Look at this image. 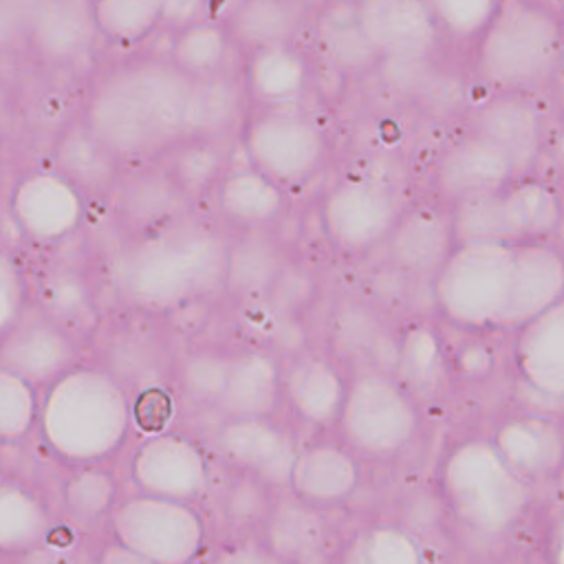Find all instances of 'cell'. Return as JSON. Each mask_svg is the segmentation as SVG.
I'll return each mask as SVG.
<instances>
[{
	"label": "cell",
	"mask_w": 564,
	"mask_h": 564,
	"mask_svg": "<svg viewBox=\"0 0 564 564\" xmlns=\"http://www.w3.org/2000/svg\"><path fill=\"white\" fill-rule=\"evenodd\" d=\"M564 297V251L553 240L516 245L513 295L502 330H518Z\"/></svg>",
	"instance_id": "83f0119b"
},
{
	"label": "cell",
	"mask_w": 564,
	"mask_h": 564,
	"mask_svg": "<svg viewBox=\"0 0 564 564\" xmlns=\"http://www.w3.org/2000/svg\"><path fill=\"white\" fill-rule=\"evenodd\" d=\"M119 496V478L108 465L68 467L59 480V507L75 529H106Z\"/></svg>",
	"instance_id": "f35d334b"
},
{
	"label": "cell",
	"mask_w": 564,
	"mask_h": 564,
	"mask_svg": "<svg viewBox=\"0 0 564 564\" xmlns=\"http://www.w3.org/2000/svg\"><path fill=\"white\" fill-rule=\"evenodd\" d=\"M9 218L35 249L70 242L86 225L90 200L53 163L24 170L9 192Z\"/></svg>",
	"instance_id": "4fadbf2b"
},
{
	"label": "cell",
	"mask_w": 564,
	"mask_h": 564,
	"mask_svg": "<svg viewBox=\"0 0 564 564\" xmlns=\"http://www.w3.org/2000/svg\"><path fill=\"white\" fill-rule=\"evenodd\" d=\"M564 22L542 0H500L471 44V73L494 95L538 97L553 90Z\"/></svg>",
	"instance_id": "5b68a950"
},
{
	"label": "cell",
	"mask_w": 564,
	"mask_h": 564,
	"mask_svg": "<svg viewBox=\"0 0 564 564\" xmlns=\"http://www.w3.org/2000/svg\"><path fill=\"white\" fill-rule=\"evenodd\" d=\"M392 375L410 390V394L425 408V403L441 401L449 392L452 372L447 348L430 328H410L397 337V357Z\"/></svg>",
	"instance_id": "d590c367"
},
{
	"label": "cell",
	"mask_w": 564,
	"mask_h": 564,
	"mask_svg": "<svg viewBox=\"0 0 564 564\" xmlns=\"http://www.w3.org/2000/svg\"><path fill=\"white\" fill-rule=\"evenodd\" d=\"M88 7L97 37L115 46H139L161 29L159 0H88Z\"/></svg>",
	"instance_id": "bcb514c9"
},
{
	"label": "cell",
	"mask_w": 564,
	"mask_h": 564,
	"mask_svg": "<svg viewBox=\"0 0 564 564\" xmlns=\"http://www.w3.org/2000/svg\"><path fill=\"white\" fill-rule=\"evenodd\" d=\"M176 388L170 383H156L130 394L132 403V427L141 430L145 436L170 432L172 421L178 412Z\"/></svg>",
	"instance_id": "681fc988"
},
{
	"label": "cell",
	"mask_w": 564,
	"mask_h": 564,
	"mask_svg": "<svg viewBox=\"0 0 564 564\" xmlns=\"http://www.w3.org/2000/svg\"><path fill=\"white\" fill-rule=\"evenodd\" d=\"M161 2V26L172 31L205 20L209 0H159Z\"/></svg>",
	"instance_id": "11a10c76"
},
{
	"label": "cell",
	"mask_w": 564,
	"mask_h": 564,
	"mask_svg": "<svg viewBox=\"0 0 564 564\" xmlns=\"http://www.w3.org/2000/svg\"><path fill=\"white\" fill-rule=\"evenodd\" d=\"M306 15L304 0H238L223 24L234 46L249 53L262 46L295 44Z\"/></svg>",
	"instance_id": "836d02e7"
},
{
	"label": "cell",
	"mask_w": 564,
	"mask_h": 564,
	"mask_svg": "<svg viewBox=\"0 0 564 564\" xmlns=\"http://www.w3.org/2000/svg\"><path fill=\"white\" fill-rule=\"evenodd\" d=\"M192 84L167 55L132 53L90 75L77 119L123 167L152 163L189 137Z\"/></svg>",
	"instance_id": "6da1fadb"
},
{
	"label": "cell",
	"mask_w": 564,
	"mask_h": 564,
	"mask_svg": "<svg viewBox=\"0 0 564 564\" xmlns=\"http://www.w3.org/2000/svg\"><path fill=\"white\" fill-rule=\"evenodd\" d=\"M423 408L388 370H350L333 430L361 463H394L421 436Z\"/></svg>",
	"instance_id": "52a82bcc"
},
{
	"label": "cell",
	"mask_w": 564,
	"mask_h": 564,
	"mask_svg": "<svg viewBox=\"0 0 564 564\" xmlns=\"http://www.w3.org/2000/svg\"><path fill=\"white\" fill-rule=\"evenodd\" d=\"M516 245L469 240L456 242L432 278V300L438 315L465 333L505 328L513 295Z\"/></svg>",
	"instance_id": "8992f818"
},
{
	"label": "cell",
	"mask_w": 564,
	"mask_h": 564,
	"mask_svg": "<svg viewBox=\"0 0 564 564\" xmlns=\"http://www.w3.org/2000/svg\"><path fill=\"white\" fill-rule=\"evenodd\" d=\"M388 260L408 275L432 280L456 247L452 207L445 203L408 205L388 240Z\"/></svg>",
	"instance_id": "cb8c5ba5"
},
{
	"label": "cell",
	"mask_w": 564,
	"mask_h": 564,
	"mask_svg": "<svg viewBox=\"0 0 564 564\" xmlns=\"http://www.w3.org/2000/svg\"><path fill=\"white\" fill-rule=\"evenodd\" d=\"M159 163L192 203L209 196L223 172L229 167L225 163L220 139L205 137L183 139L167 154H163Z\"/></svg>",
	"instance_id": "f6af8a7d"
},
{
	"label": "cell",
	"mask_w": 564,
	"mask_h": 564,
	"mask_svg": "<svg viewBox=\"0 0 564 564\" xmlns=\"http://www.w3.org/2000/svg\"><path fill=\"white\" fill-rule=\"evenodd\" d=\"M209 196L236 231H269L289 209V194L251 165L227 167Z\"/></svg>",
	"instance_id": "f1b7e54d"
},
{
	"label": "cell",
	"mask_w": 564,
	"mask_h": 564,
	"mask_svg": "<svg viewBox=\"0 0 564 564\" xmlns=\"http://www.w3.org/2000/svg\"><path fill=\"white\" fill-rule=\"evenodd\" d=\"M51 163L68 176L90 203H106L126 170L77 115L55 134Z\"/></svg>",
	"instance_id": "1f68e13d"
},
{
	"label": "cell",
	"mask_w": 564,
	"mask_h": 564,
	"mask_svg": "<svg viewBox=\"0 0 564 564\" xmlns=\"http://www.w3.org/2000/svg\"><path fill=\"white\" fill-rule=\"evenodd\" d=\"M516 156L489 137L469 130L445 148L434 167V189L445 205L480 198L518 181Z\"/></svg>",
	"instance_id": "ac0fdd59"
},
{
	"label": "cell",
	"mask_w": 564,
	"mask_h": 564,
	"mask_svg": "<svg viewBox=\"0 0 564 564\" xmlns=\"http://www.w3.org/2000/svg\"><path fill=\"white\" fill-rule=\"evenodd\" d=\"M214 456L200 438L187 432L145 436L130 456V480L137 491L181 502H205L214 478Z\"/></svg>",
	"instance_id": "9a60e30c"
},
{
	"label": "cell",
	"mask_w": 564,
	"mask_h": 564,
	"mask_svg": "<svg viewBox=\"0 0 564 564\" xmlns=\"http://www.w3.org/2000/svg\"><path fill=\"white\" fill-rule=\"evenodd\" d=\"M245 95L240 77L218 73L205 79H194L189 97L187 134L205 139H223L238 121ZM242 119V117H240Z\"/></svg>",
	"instance_id": "ee69618b"
},
{
	"label": "cell",
	"mask_w": 564,
	"mask_h": 564,
	"mask_svg": "<svg viewBox=\"0 0 564 564\" xmlns=\"http://www.w3.org/2000/svg\"><path fill=\"white\" fill-rule=\"evenodd\" d=\"M29 286L31 300L88 346L101 322L90 275L75 264H51L37 273L29 271Z\"/></svg>",
	"instance_id": "f546056e"
},
{
	"label": "cell",
	"mask_w": 564,
	"mask_h": 564,
	"mask_svg": "<svg viewBox=\"0 0 564 564\" xmlns=\"http://www.w3.org/2000/svg\"><path fill=\"white\" fill-rule=\"evenodd\" d=\"M106 531L152 564H198L207 555L212 524L194 502L134 491L119 496Z\"/></svg>",
	"instance_id": "9c48e42d"
},
{
	"label": "cell",
	"mask_w": 564,
	"mask_h": 564,
	"mask_svg": "<svg viewBox=\"0 0 564 564\" xmlns=\"http://www.w3.org/2000/svg\"><path fill=\"white\" fill-rule=\"evenodd\" d=\"M55 531V509L40 485L18 476L0 480V555L20 560L42 549Z\"/></svg>",
	"instance_id": "4dcf8cb0"
},
{
	"label": "cell",
	"mask_w": 564,
	"mask_h": 564,
	"mask_svg": "<svg viewBox=\"0 0 564 564\" xmlns=\"http://www.w3.org/2000/svg\"><path fill=\"white\" fill-rule=\"evenodd\" d=\"M0 564H13V560H9V557H4V555H0Z\"/></svg>",
	"instance_id": "94428289"
},
{
	"label": "cell",
	"mask_w": 564,
	"mask_h": 564,
	"mask_svg": "<svg viewBox=\"0 0 564 564\" xmlns=\"http://www.w3.org/2000/svg\"><path fill=\"white\" fill-rule=\"evenodd\" d=\"M207 447L225 467L247 474L275 491H286L300 441L295 430L278 416L220 419L209 434Z\"/></svg>",
	"instance_id": "2e32d148"
},
{
	"label": "cell",
	"mask_w": 564,
	"mask_h": 564,
	"mask_svg": "<svg viewBox=\"0 0 564 564\" xmlns=\"http://www.w3.org/2000/svg\"><path fill=\"white\" fill-rule=\"evenodd\" d=\"M315 35L326 59L344 75H364L381 62L359 26L355 0L326 4L315 20Z\"/></svg>",
	"instance_id": "60d3db41"
},
{
	"label": "cell",
	"mask_w": 564,
	"mask_h": 564,
	"mask_svg": "<svg viewBox=\"0 0 564 564\" xmlns=\"http://www.w3.org/2000/svg\"><path fill=\"white\" fill-rule=\"evenodd\" d=\"M328 564H430V555L408 522L375 518L344 533L328 553Z\"/></svg>",
	"instance_id": "d6a6232c"
},
{
	"label": "cell",
	"mask_w": 564,
	"mask_h": 564,
	"mask_svg": "<svg viewBox=\"0 0 564 564\" xmlns=\"http://www.w3.org/2000/svg\"><path fill=\"white\" fill-rule=\"evenodd\" d=\"M282 359L264 346H236L225 388L214 405L220 419L278 416Z\"/></svg>",
	"instance_id": "4316f807"
},
{
	"label": "cell",
	"mask_w": 564,
	"mask_h": 564,
	"mask_svg": "<svg viewBox=\"0 0 564 564\" xmlns=\"http://www.w3.org/2000/svg\"><path fill=\"white\" fill-rule=\"evenodd\" d=\"M355 11L379 59L421 62L441 42L425 0H355Z\"/></svg>",
	"instance_id": "603a6c76"
},
{
	"label": "cell",
	"mask_w": 564,
	"mask_h": 564,
	"mask_svg": "<svg viewBox=\"0 0 564 564\" xmlns=\"http://www.w3.org/2000/svg\"><path fill=\"white\" fill-rule=\"evenodd\" d=\"M280 491L269 485L227 467L223 478H214L207 500L212 502V520L229 531V538L256 535L264 524ZM227 538V540H229Z\"/></svg>",
	"instance_id": "74e56055"
},
{
	"label": "cell",
	"mask_w": 564,
	"mask_h": 564,
	"mask_svg": "<svg viewBox=\"0 0 564 564\" xmlns=\"http://www.w3.org/2000/svg\"><path fill=\"white\" fill-rule=\"evenodd\" d=\"M29 302V269L11 247L0 242V337L13 326Z\"/></svg>",
	"instance_id": "f907efd6"
},
{
	"label": "cell",
	"mask_w": 564,
	"mask_h": 564,
	"mask_svg": "<svg viewBox=\"0 0 564 564\" xmlns=\"http://www.w3.org/2000/svg\"><path fill=\"white\" fill-rule=\"evenodd\" d=\"M4 37L20 53L48 70L79 66L97 37L88 0H7Z\"/></svg>",
	"instance_id": "8fae6325"
},
{
	"label": "cell",
	"mask_w": 564,
	"mask_h": 564,
	"mask_svg": "<svg viewBox=\"0 0 564 564\" xmlns=\"http://www.w3.org/2000/svg\"><path fill=\"white\" fill-rule=\"evenodd\" d=\"M284 271V253L267 231H238L229 238L225 291L236 300H253L269 293Z\"/></svg>",
	"instance_id": "8d00e7d4"
},
{
	"label": "cell",
	"mask_w": 564,
	"mask_h": 564,
	"mask_svg": "<svg viewBox=\"0 0 564 564\" xmlns=\"http://www.w3.org/2000/svg\"><path fill=\"white\" fill-rule=\"evenodd\" d=\"M240 86L249 108H300L311 86V62L297 44L242 53Z\"/></svg>",
	"instance_id": "484cf974"
},
{
	"label": "cell",
	"mask_w": 564,
	"mask_h": 564,
	"mask_svg": "<svg viewBox=\"0 0 564 564\" xmlns=\"http://www.w3.org/2000/svg\"><path fill=\"white\" fill-rule=\"evenodd\" d=\"M553 90L564 99V33H562V48H560V62H557V73H555Z\"/></svg>",
	"instance_id": "6f0895ef"
},
{
	"label": "cell",
	"mask_w": 564,
	"mask_h": 564,
	"mask_svg": "<svg viewBox=\"0 0 564 564\" xmlns=\"http://www.w3.org/2000/svg\"><path fill=\"white\" fill-rule=\"evenodd\" d=\"M256 535L291 564L322 560L328 538L322 511L297 502L293 496H282V491Z\"/></svg>",
	"instance_id": "e575fe53"
},
{
	"label": "cell",
	"mask_w": 564,
	"mask_h": 564,
	"mask_svg": "<svg viewBox=\"0 0 564 564\" xmlns=\"http://www.w3.org/2000/svg\"><path fill=\"white\" fill-rule=\"evenodd\" d=\"M119 238H137L194 212V203L176 187L159 161L130 165L104 203Z\"/></svg>",
	"instance_id": "ffe728a7"
},
{
	"label": "cell",
	"mask_w": 564,
	"mask_h": 564,
	"mask_svg": "<svg viewBox=\"0 0 564 564\" xmlns=\"http://www.w3.org/2000/svg\"><path fill=\"white\" fill-rule=\"evenodd\" d=\"M203 564H291L258 535H240L220 542Z\"/></svg>",
	"instance_id": "816d5d0a"
},
{
	"label": "cell",
	"mask_w": 564,
	"mask_h": 564,
	"mask_svg": "<svg viewBox=\"0 0 564 564\" xmlns=\"http://www.w3.org/2000/svg\"><path fill=\"white\" fill-rule=\"evenodd\" d=\"M75 564H152V562L128 551L112 538H101L95 546H90L88 551H82Z\"/></svg>",
	"instance_id": "db71d44e"
},
{
	"label": "cell",
	"mask_w": 564,
	"mask_h": 564,
	"mask_svg": "<svg viewBox=\"0 0 564 564\" xmlns=\"http://www.w3.org/2000/svg\"><path fill=\"white\" fill-rule=\"evenodd\" d=\"M471 339L460 341L454 350L447 348L449 372L454 379L463 381H482L494 370V352L487 341L480 339V333H471Z\"/></svg>",
	"instance_id": "f5cc1de1"
},
{
	"label": "cell",
	"mask_w": 564,
	"mask_h": 564,
	"mask_svg": "<svg viewBox=\"0 0 564 564\" xmlns=\"http://www.w3.org/2000/svg\"><path fill=\"white\" fill-rule=\"evenodd\" d=\"M405 207L392 185L355 176L326 189L317 214L328 245L339 256L357 258L388 240Z\"/></svg>",
	"instance_id": "5bb4252c"
},
{
	"label": "cell",
	"mask_w": 564,
	"mask_h": 564,
	"mask_svg": "<svg viewBox=\"0 0 564 564\" xmlns=\"http://www.w3.org/2000/svg\"><path fill=\"white\" fill-rule=\"evenodd\" d=\"M238 139L247 165L286 194L317 178L333 154L328 130L302 108H247Z\"/></svg>",
	"instance_id": "ba28073f"
},
{
	"label": "cell",
	"mask_w": 564,
	"mask_h": 564,
	"mask_svg": "<svg viewBox=\"0 0 564 564\" xmlns=\"http://www.w3.org/2000/svg\"><path fill=\"white\" fill-rule=\"evenodd\" d=\"M441 33L458 44H474L494 18L500 0H425Z\"/></svg>",
	"instance_id": "c3c4849f"
},
{
	"label": "cell",
	"mask_w": 564,
	"mask_h": 564,
	"mask_svg": "<svg viewBox=\"0 0 564 564\" xmlns=\"http://www.w3.org/2000/svg\"><path fill=\"white\" fill-rule=\"evenodd\" d=\"M7 476V471H4V463H2V454H0V480Z\"/></svg>",
	"instance_id": "91938a15"
},
{
	"label": "cell",
	"mask_w": 564,
	"mask_h": 564,
	"mask_svg": "<svg viewBox=\"0 0 564 564\" xmlns=\"http://www.w3.org/2000/svg\"><path fill=\"white\" fill-rule=\"evenodd\" d=\"M40 388L0 366V447L29 443L37 425Z\"/></svg>",
	"instance_id": "7dc6e473"
},
{
	"label": "cell",
	"mask_w": 564,
	"mask_h": 564,
	"mask_svg": "<svg viewBox=\"0 0 564 564\" xmlns=\"http://www.w3.org/2000/svg\"><path fill=\"white\" fill-rule=\"evenodd\" d=\"M553 238H560L562 242H564V214H562V220H560V227H557V231H555V236Z\"/></svg>",
	"instance_id": "680465c9"
},
{
	"label": "cell",
	"mask_w": 564,
	"mask_h": 564,
	"mask_svg": "<svg viewBox=\"0 0 564 564\" xmlns=\"http://www.w3.org/2000/svg\"><path fill=\"white\" fill-rule=\"evenodd\" d=\"M231 48L236 46L225 24L205 18L172 31V42L165 55L189 79H205L218 73H227L225 64Z\"/></svg>",
	"instance_id": "b9f144b4"
},
{
	"label": "cell",
	"mask_w": 564,
	"mask_h": 564,
	"mask_svg": "<svg viewBox=\"0 0 564 564\" xmlns=\"http://www.w3.org/2000/svg\"><path fill=\"white\" fill-rule=\"evenodd\" d=\"M86 346L33 300L0 337V366L44 390L86 359Z\"/></svg>",
	"instance_id": "e0dca14e"
},
{
	"label": "cell",
	"mask_w": 564,
	"mask_h": 564,
	"mask_svg": "<svg viewBox=\"0 0 564 564\" xmlns=\"http://www.w3.org/2000/svg\"><path fill=\"white\" fill-rule=\"evenodd\" d=\"M130 432V392L88 357L40 392L35 434L57 465H106Z\"/></svg>",
	"instance_id": "277c9868"
},
{
	"label": "cell",
	"mask_w": 564,
	"mask_h": 564,
	"mask_svg": "<svg viewBox=\"0 0 564 564\" xmlns=\"http://www.w3.org/2000/svg\"><path fill=\"white\" fill-rule=\"evenodd\" d=\"M471 130L507 148L522 167L538 148L540 110L535 108L533 97L496 95L474 115Z\"/></svg>",
	"instance_id": "ab89813d"
},
{
	"label": "cell",
	"mask_w": 564,
	"mask_h": 564,
	"mask_svg": "<svg viewBox=\"0 0 564 564\" xmlns=\"http://www.w3.org/2000/svg\"><path fill=\"white\" fill-rule=\"evenodd\" d=\"M432 485L449 520L480 542L513 535L535 509V487L502 458L487 432L452 436L436 458Z\"/></svg>",
	"instance_id": "3957f363"
},
{
	"label": "cell",
	"mask_w": 564,
	"mask_h": 564,
	"mask_svg": "<svg viewBox=\"0 0 564 564\" xmlns=\"http://www.w3.org/2000/svg\"><path fill=\"white\" fill-rule=\"evenodd\" d=\"M364 480L361 460L333 434L300 443L286 494L315 511H333L350 502Z\"/></svg>",
	"instance_id": "44dd1931"
},
{
	"label": "cell",
	"mask_w": 564,
	"mask_h": 564,
	"mask_svg": "<svg viewBox=\"0 0 564 564\" xmlns=\"http://www.w3.org/2000/svg\"><path fill=\"white\" fill-rule=\"evenodd\" d=\"M511 361L522 388L564 401V297L516 330Z\"/></svg>",
	"instance_id": "d4e9b609"
},
{
	"label": "cell",
	"mask_w": 564,
	"mask_h": 564,
	"mask_svg": "<svg viewBox=\"0 0 564 564\" xmlns=\"http://www.w3.org/2000/svg\"><path fill=\"white\" fill-rule=\"evenodd\" d=\"M564 203L560 192L542 181L518 178L500 192L452 205L456 242H531L551 240L560 227Z\"/></svg>",
	"instance_id": "30bf717a"
},
{
	"label": "cell",
	"mask_w": 564,
	"mask_h": 564,
	"mask_svg": "<svg viewBox=\"0 0 564 564\" xmlns=\"http://www.w3.org/2000/svg\"><path fill=\"white\" fill-rule=\"evenodd\" d=\"M502 458L533 487L564 474V423L544 410H513L487 432Z\"/></svg>",
	"instance_id": "7402d4cb"
},
{
	"label": "cell",
	"mask_w": 564,
	"mask_h": 564,
	"mask_svg": "<svg viewBox=\"0 0 564 564\" xmlns=\"http://www.w3.org/2000/svg\"><path fill=\"white\" fill-rule=\"evenodd\" d=\"M346 386L348 372L328 350L304 348L282 361V405L317 434H333Z\"/></svg>",
	"instance_id": "d6986e66"
},
{
	"label": "cell",
	"mask_w": 564,
	"mask_h": 564,
	"mask_svg": "<svg viewBox=\"0 0 564 564\" xmlns=\"http://www.w3.org/2000/svg\"><path fill=\"white\" fill-rule=\"evenodd\" d=\"M229 238L194 212L106 253L101 280L126 311L170 319L225 291Z\"/></svg>",
	"instance_id": "7a4b0ae2"
},
{
	"label": "cell",
	"mask_w": 564,
	"mask_h": 564,
	"mask_svg": "<svg viewBox=\"0 0 564 564\" xmlns=\"http://www.w3.org/2000/svg\"><path fill=\"white\" fill-rule=\"evenodd\" d=\"M86 348H90L88 359L110 372L130 394L156 383L174 386L178 352L163 317L123 308L115 317H101Z\"/></svg>",
	"instance_id": "7c38bea8"
},
{
	"label": "cell",
	"mask_w": 564,
	"mask_h": 564,
	"mask_svg": "<svg viewBox=\"0 0 564 564\" xmlns=\"http://www.w3.org/2000/svg\"><path fill=\"white\" fill-rule=\"evenodd\" d=\"M236 346L198 344L176 355L174 388L181 399L196 408L214 410L231 366Z\"/></svg>",
	"instance_id": "7bdbcfd3"
},
{
	"label": "cell",
	"mask_w": 564,
	"mask_h": 564,
	"mask_svg": "<svg viewBox=\"0 0 564 564\" xmlns=\"http://www.w3.org/2000/svg\"><path fill=\"white\" fill-rule=\"evenodd\" d=\"M544 560L546 564H564V507L557 509L546 524Z\"/></svg>",
	"instance_id": "9f6ffc18"
}]
</instances>
